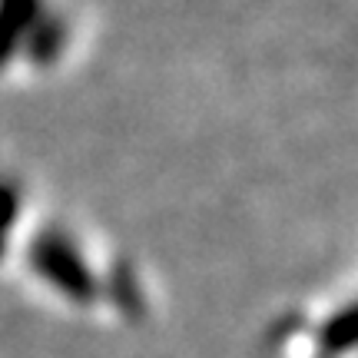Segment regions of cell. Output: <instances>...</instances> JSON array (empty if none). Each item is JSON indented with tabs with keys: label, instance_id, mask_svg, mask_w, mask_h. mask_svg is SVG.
<instances>
[{
	"label": "cell",
	"instance_id": "7a4b0ae2",
	"mask_svg": "<svg viewBox=\"0 0 358 358\" xmlns=\"http://www.w3.org/2000/svg\"><path fill=\"white\" fill-rule=\"evenodd\" d=\"M106 295H110V302H113V306L127 315V322H133V325H140V322L146 319V312H150L146 295H143V289H140V279H136V268H133L129 259H116L113 266H110Z\"/></svg>",
	"mask_w": 358,
	"mask_h": 358
},
{
	"label": "cell",
	"instance_id": "5b68a950",
	"mask_svg": "<svg viewBox=\"0 0 358 358\" xmlns=\"http://www.w3.org/2000/svg\"><path fill=\"white\" fill-rule=\"evenodd\" d=\"M319 345H322V355L325 358L345 355L348 348L355 345V312H352V308L345 306L338 315H332V319L325 322Z\"/></svg>",
	"mask_w": 358,
	"mask_h": 358
},
{
	"label": "cell",
	"instance_id": "52a82bcc",
	"mask_svg": "<svg viewBox=\"0 0 358 358\" xmlns=\"http://www.w3.org/2000/svg\"><path fill=\"white\" fill-rule=\"evenodd\" d=\"M0 252H3V236H0Z\"/></svg>",
	"mask_w": 358,
	"mask_h": 358
},
{
	"label": "cell",
	"instance_id": "6da1fadb",
	"mask_svg": "<svg viewBox=\"0 0 358 358\" xmlns=\"http://www.w3.org/2000/svg\"><path fill=\"white\" fill-rule=\"evenodd\" d=\"M30 266L37 268L43 279L50 282L60 295H66L77 306H90L96 299V279L87 268L77 245L60 232H40L30 243Z\"/></svg>",
	"mask_w": 358,
	"mask_h": 358
},
{
	"label": "cell",
	"instance_id": "3957f363",
	"mask_svg": "<svg viewBox=\"0 0 358 358\" xmlns=\"http://www.w3.org/2000/svg\"><path fill=\"white\" fill-rule=\"evenodd\" d=\"M40 17V0H0V66L13 57Z\"/></svg>",
	"mask_w": 358,
	"mask_h": 358
},
{
	"label": "cell",
	"instance_id": "8992f818",
	"mask_svg": "<svg viewBox=\"0 0 358 358\" xmlns=\"http://www.w3.org/2000/svg\"><path fill=\"white\" fill-rule=\"evenodd\" d=\"M17 213H20L17 189L7 186V182H0V236H3V229H10L13 222H17Z\"/></svg>",
	"mask_w": 358,
	"mask_h": 358
},
{
	"label": "cell",
	"instance_id": "277c9868",
	"mask_svg": "<svg viewBox=\"0 0 358 358\" xmlns=\"http://www.w3.org/2000/svg\"><path fill=\"white\" fill-rule=\"evenodd\" d=\"M64 40H66V27L60 17H37L30 34H27V50H30V60L40 66H47L57 60V53L64 50Z\"/></svg>",
	"mask_w": 358,
	"mask_h": 358
}]
</instances>
